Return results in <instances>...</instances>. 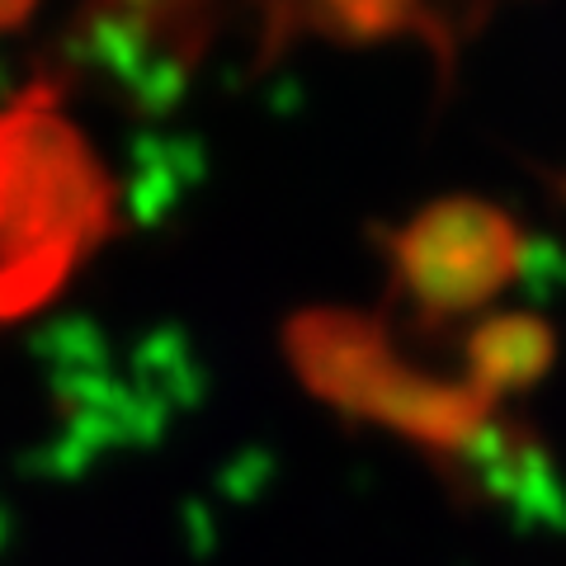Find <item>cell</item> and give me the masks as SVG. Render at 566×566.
Here are the masks:
<instances>
[]
</instances>
